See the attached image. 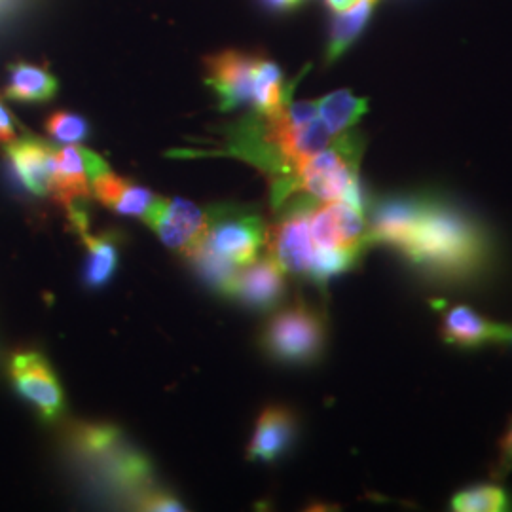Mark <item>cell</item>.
Listing matches in <instances>:
<instances>
[{"instance_id": "cell-12", "label": "cell", "mask_w": 512, "mask_h": 512, "mask_svg": "<svg viewBox=\"0 0 512 512\" xmlns=\"http://www.w3.org/2000/svg\"><path fill=\"white\" fill-rule=\"evenodd\" d=\"M440 336L446 344L461 349H476L512 342V327L492 321L471 306L456 304L442 311Z\"/></svg>"}, {"instance_id": "cell-9", "label": "cell", "mask_w": 512, "mask_h": 512, "mask_svg": "<svg viewBox=\"0 0 512 512\" xmlns=\"http://www.w3.org/2000/svg\"><path fill=\"white\" fill-rule=\"evenodd\" d=\"M107 162L88 148L80 145H67L55 148L54 179H52V192L57 203L65 209L84 203L92 196V181L109 171Z\"/></svg>"}, {"instance_id": "cell-22", "label": "cell", "mask_w": 512, "mask_h": 512, "mask_svg": "<svg viewBox=\"0 0 512 512\" xmlns=\"http://www.w3.org/2000/svg\"><path fill=\"white\" fill-rule=\"evenodd\" d=\"M512 471V421L507 427L505 435L499 440V454L495 461V478H505Z\"/></svg>"}, {"instance_id": "cell-1", "label": "cell", "mask_w": 512, "mask_h": 512, "mask_svg": "<svg viewBox=\"0 0 512 512\" xmlns=\"http://www.w3.org/2000/svg\"><path fill=\"white\" fill-rule=\"evenodd\" d=\"M370 247H389L433 285L467 287L492 272L495 243L476 217L439 194H393L370 203Z\"/></svg>"}, {"instance_id": "cell-17", "label": "cell", "mask_w": 512, "mask_h": 512, "mask_svg": "<svg viewBox=\"0 0 512 512\" xmlns=\"http://www.w3.org/2000/svg\"><path fill=\"white\" fill-rule=\"evenodd\" d=\"M376 2L378 0H359L346 12L336 14V18L330 23L329 42L325 54L327 63H334L340 55L346 54L349 46L363 33Z\"/></svg>"}, {"instance_id": "cell-21", "label": "cell", "mask_w": 512, "mask_h": 512, "mask_svg": "<svg viewBox=\"0 0 512 512\" xmlns=\"http://www.w3.org/2000/svg\"><path fill=\"white\" fill-rule=\"evenodd\" d=\"M135 511H184V507L183 503L169 490L156 486L154 490H150L147 495L141 497Z\"/></svg>"}, {"instance_id": "cell-14", "label": "cell", "mask_w": 512, "mask_h": 512, "mask_svg": "<svg viewBox=\"0 0 512 512\" xmlns=\"http://www.w3.org/2000/svg\"><path fill=\"white\" fill-rule=\"evenodd\" d=\"M296 429L298 421L291 408L283 404L266 406L256 421L255 433L247 448V459L274 463L293 446Z\"/></svg>"}, {"instance_id": "cell-16", "label": "cell", "mask_w": 512, "mask_h": 512, "mask_svg": "<svg viewBox=\"0 0 512 512\" xmlns=\"http://www.w3.org/2000/svg\"><path fill=\"white\" fill-rule=\"evenodd\" d=\"M59 90L57 78L46 67L31 65L25 61L8 67V84L4 97L18 103H48Z\"/></svg>"}, {"instance_id": "cell-6", "label": "cell", "mask_w": 512, "mask_h": 512, "mask_svg": "<svg viewBox=\"0 0 512 512\" xmlns=\"http://www.w3.org/2000/svg\"><path fill=\"white\" fill-rule=\"evenodd\" d=\"M327 346V319L306 300L274 313L260 334L262 351L283 365H313Z\"/></svg>"}, {"instance_id": "cell-13", "label": "cell", "mask_w": 512, "mask_h": 512, "mask_svg": "<svg viewBox=\"0 0 512 512\" xmlns=\"http://www.w3.org/2000/svg\"><path fill=\"white\" fill-rule=\"evenodd\" d=\"M55 148L33 135L6 143L4 154L21 184L35 196H50L54 179Z\"/></svg>"}, {"instance_id": "cell-5", "label": "cell", "mask_w": 512, "mask_h": 512, "mask_svg": "<svg viewBox=\"0 0 512 512\" xmlns=\"http://www.w3.org/2000/svg\"><path fill=\"white\" fill-rule=\"evenodd\" d=\"M363 147L361 135L351 129L338 135L329 147L296 167L289 198L306 194L317 202H349L365 209L359 179Z\"/></svg>"}, {"instance_id": "cell-23", "label": "cell", "mask_w": 512, "mask_h": 512, "mask_svg": "<svg viewBox=\"0 0 512 512\" xmlns=\"http://www.w3.org/2000/svg\"><path fill=\"white\" fill-rule=\"evenodd\" d=\"M16 139V120L8 109L0 103V143H10Z\"/></svg>"}, {"instance_id": "cell-2", "label": "cell", "mask_w": 512, "mask_h": 512, "mask_svg": "<svg viewBox=\"0 0 512 512\" xmlns=\"http://www.w3.org/2000/svg\"><path fill=\"white\" fill-rule=\"evenodd\" d=\"M67 450L84 475L103 492L137 507L154 490L150 459L129 444L120 427L105 421H76L67 431Z\"/></svg>"}, {"instance_id": "cell-24", "label": "cell", "mask_w": 512, "mask_h": 512, "mask_svg": "<svg viewBox=\"0 0 512 512\" xmlns=\"http://www.w3.org/2000/svg\"><path fill=\"white\" fill-rule=\"evenodd\" d=\"M260 4L268 10V12H275V14H285V12H293L296 10L302 0H260Z\"/></svg>"}, {"instance_id": "cell-3", "label": "cell", "mask_w": 512, "mask_h": 512, "mask_svg": "<svg viewBox=\"0 0 512 512\" xmlns=\"http://www.w3.org/2000/svg\"><path fill=\"white\" fill-rule=\"evenodd\" d=\"M266 239L268 224L253 209L213 205L205 234L184 258L222 294L239 268L255 262L266 249Z\"/></svg>"}, {"instance_id": "cell-7", "label": "cell", "mask_w": 512, "mask_h": 512, "mask_svg": "<svg viewBox=\"0 0 512 512\" xmlns=\"http://www.w3.org/2000/svg\"><path fill=\"white\" fill-rule=\"evenodd\" d=\"M8 376L19 395L37 408L42 421L55 423L63 418L65 393L50 361L33 349H19L10 355Z\"/></svg>"}, {"instance_id": "cell-15", "label": "cell", "mask_w": 512, "mask_h": 512, "mask_svg": "<svg viewBox=\"0 0 512 512\" xmlns=\"http://www.w3.org/2000/svg\"><path fill=\"white\" fill-rule=\"evenodd\" d=\"M92 194L97 202L122 217L145 219L148 211L158 202L160 196L150 192L145 186L133 183L112 171L97 175L92 181Z\"/></svg>"}, {"instance_id": "cell-10", "label": "cell", "mask_w": 512, "mask_h": 512, "mask_svg": "<svg viewBox=\"0 0 512 512\" xmlns=\"http://www.w3.org/2000/svg\"><path fill=\"white\" fill-rule=\"evenodd\" d=\"M287 293V274L270 255L239 268L228 283L224 296L253 310H274Z\"/></svg>"}, {"instance_id": "cell-11", "label": "cell", "mask_w": 512, "mask_h": 512, "mask_svg": "<svg viewBox=\"0 0 512 512\" xmlns=\"http://www.w3.org/2000/svg\"><path fill=\"white\" fill-rule=\"evenodd\" d=\"M71 222L73 232L86 247V264H84V285L92 291L103 289L118 268V253L122 239L120 234L109 230L103 234L90 232V219L84 209V203H76L65 209Z\"/></svg>"}, {"instance_id": "cell-25", "label": "cell", "mask_w": 512, "mask_h": 512, "mask_svg": "<svg viewBox=\"0 0 512 512\" xmlns=\"http://www.w3.org/2000/svg\"><path fill=\"white\" fill-rule=\"evenodd\" d=\"M10 2H14V0H0V8H4V6H8Z\"/></svg>"}, {"instance_id": "cell-4", "label": "cell", "mask_w": 512, "mask_h": 512, "mask_svg": "<svg viewBox=\"0 0 512 512\" xmlns=\"http://www.w3.org/2000/svg\"><path fill=\"white\" fill-rule=\"evenodd\" d=\"M205 84L215 93L222 112L253 107L260 114H274L293 93V84L285 82L274 61L238 50L205 59Z\"/></svg>"}, {"instance_id": "cell-18", "label": "cell", "mask_w": 512, "mask_h": 512, "mask_svg": "<svg viewBox=\"0 0 512 512\" xmlns=\"http://www.w3.org/2000/svg\"><path fill=\"white\" fill-rule=\"evenodd\" d=\"M317 110L321 122L336 137L359 124L368 110V101L363 97H355L349 90H338L319 99Z\"/></svg>"}, {"instance_id": "cell-19", "label": "cell", "mask_w": 512, "mask_h": 512, "mask_svg": "<svg viewBox=\"0 0 512 512\" xmlns=\"http://www.w3.org/2000/svg\"><path fill=\"white\" fill-rule=\"evenodd\" d=\"M450 507L456 512L511 511L512 499L499 484H476L454 495Z\"/></svg>"}, {"instance_id": "cell-8", "label": "cell", "mask_w": 512, "mask_h": 512, "mask_svg": "<svg viewBox=\"0 0 512 512\" xmlns=\"http://www.w3.org/2000/svg\"><path fill=\"white\" fill-rule=\"evenodd\" d=\"M143 220L165 247L184 256L205 234L209 224V207L202 209L196 203L181 198H158Z\"/></svg>"}, {"instance_id": "cell-20", "label": "cell", "mask_w": 512, "mask_h": 512, "mask_svg": "<svg viewBox=\"0 0 512 512\" xmlns=\"http://www.w3.org/2000/svg\"><path fill=\"white\" fill-rule=\"evenodd\" d=\"M44 128L48 131V135L55 139L57 143H65V145H80L84 141H88L92 129L86 118L67 112V110H57L54 114H50L46 118Z\"/></svg>"}]
</instances>
